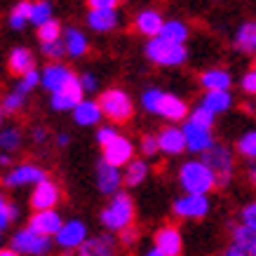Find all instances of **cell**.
Returning <instances> with one entry per match:
<instances>
[{"label": "cell", "mask_w": 256, "mask_h": 256, "mask_svg": "<svg viewBox=\"0 0 256 256\" xmlns=\"http://www.w3.org/2000/svg\"><path fill=\"white\" fill-rule=\"evenodd\" d=\"M178 181L186 193H202L207 195L212 188H216V174L212 172L210 164L202 160H190L181 167L178 172Z\"/></svg>", "instance_id": "cell-1"}, {"label": "cell", "mask_w": 256, "mask_h": 256, "mask_svg": "<svg viewBox=\"0 0 256 256\" xmlns=\"http://www.w3.org/2000/svg\"><path fill=\"white\" fill-rule=\"evenodd\" d=\"M146 56L158 66H181L188 59V50L184 42H170L156 36V38H148Z\"/></svg>", "instance_id": "cell-2"}, {"label": "cell", "mask_w": 256, "mask_h": 256, "mask_svg": "<svg viewBox=\"0 0 256 256\" xmlns=\"http://www.w3.org/2000/svg\"><path fill=\"white\" fill-rule=\"evenodd\" d=\"M134 221V202L130 200L127 193H113L110 204L101 212V224L108 230H122L127 226H132Z\"/></svg>", "instance_id": "cell-3"}, {"label": "cell", "mask_w": 256, "mask_h": 256, "mask_svg": "<svg viewBox=\"0 0 256 256\" xmlns=\"http://www.w3.org/2000/svg\"><path fill=\"white\" fill-rule=\"evenodd\" d=\"M202 162L210 164L212 172L216 174V186H228L230 184L233 167H235V158L230 153V148L212 144L207 150H202Z\"/></svg>", "instance_id": "cell-4"}, {"label": "cell", "mask_w": 256, "mask_h": 256, "mask_svg": "<svg viewBox=\"0 0 256 256\" xmlns=\"http://www.w3.org/2000/svg\"><path fill=\"white\" fill-rule=\"evenodd\" d=\"M99 106H101V110H104V116L108 118L110 122H127L134 113L130 94L122 92V90H118V87L101 94Z\"/></svg>", "instance_id": "cell-5"}, {"label": "cell", "mask_w": 256, "mask_h": 256, "mask_svg": "<svg viewBox=\"0 0 256 256\" xmlns=\"http://www.w3.org/2000/svg\"><path fill=\"white\" fill-rule=\"evenodd\" d=\"M12 249L19 252V254L45 256L47 252L52 249V238L33 230L31 226H28V228H22V230H16V233L12 235Z\"/></svg>", "instance_id": "cell-6"}, {"label": "cell", "mask_w": 256, "mask_h": 256, "mask_svg": "<svg viewBox=\"0 0 256 256\" xmlns=\"http://www.w3.org/2000/svg\"><path fill=\"white\" fill-rule=\"evenodd\" d=\"M172 210L178 218H202L210 214V200L202 193H186L174 202Z\"/></svg>", "instance_id": "cell-7"}, {"label": "cell", "mask_w": 256, "mask_h": 256, "mask_svg": "<svg viewBox=\"0 0 256 256\" xmlns=\"http://www.w3.org/2000/svg\"><path fill=\"white\" fill-rule=\"evenodd\" d=\"M82 96H85V92H82L80 80H78V76H76V78L70 80L68 85H64L59 92H52L50 104H52V108H54V110L66 113V110L76 108V106H78V101H82Z\"/></svg>", "instance_id": "cell-8"}, {"label": "cell", "mask_w": 256, "mask_h": 256, "mask_svg": "<svg viewBox=\"0 0 256 256\" xmlns=\"http://www.w3.org/2000/svg\"><path fill=\"white\" fill-rule=\"evenodd\" d=\"M184 130V136H186V150H193V153H202L214 144V136H212V127H204V124L193 122L190 118L186 120V124L181 127Z\"/></svg>", "instance_id": "cell-9"}, {"label": "cell", "mask_w": 256, "mask_h": 256, "mask_svg": "<svg viewBox=\"0 0 256 256\" xmlns=\"http://www.w3.org/2000/svg\"><path fill=\"white\" fill-rule=\"evenodd\" d=\"M73 78L76 76H73V70L68 66H64L59 62H52V64H47L45 68H42V73H40V85L45 87L47 92H59Z\"/></svg>", "instance_id": "cell-10"}, {"label": "cell", "mask_w": 256, "mask_h": 256, "mask_svg": "<svg viewBox=\"0 0 256 256\" xmlns=\"http://www.w3.org/2000/svg\"><path fill=\"white\" fill-rule=\"evenodd\" d=\"M132 158H134V144L130 139L120 136V134L113 136V139L104 146V160L110 164H116V167H124Z\"/></svg>", "instance_id": "cell-11"}, {"label": "cell", "mask_w": 256, "mask_h": 256, "mask_svg": "<svg viewBox=\"0 0 256 256\" xmlns=\"http://www.w3.org/2000/svg\"><path fill=\"white\" fill-rule=\"evenodd\" d=\"M47 174L42 167H38V164H19V167H14L12 172H8L5 174V178H2V184L8 188H19V186H28V184H38V181H42Z\"/></svg>", "instance_id": "cell-12"}, {"label": "cell", "mask_w": 256, "mask_h": 256, "mask_svg": "<svg viewBox=\"0 0 256 256\" xmlns=\"http://www.w3.org/2000/svg\"><path fill=\"white\" fill-rule=\"evenodd\" d=\"M54 240L59 247L64 249H78L82 242L87 240V228L82 221H78V218H73V221H66V224H62V228L56 230Z\"/></svg>", "instance_id": "cell-13"}, {"label": "cell", "mask_w": 256, "mask_h": 256, "mask_svg": "<svg viewBox=\"0 0 256 256\" xmlns=\"http://www.w3.org/2000/svg\"><path fill=\"white\" fill-rule=\"evenodd\" d=\"M120 24V14L118 8H90L87 14V26L96 33H110L113 28H118Z\"/></svg>", "instance_id": "cell-14"}, {"label": "cell", "mask_w": 256, "mask_h": 256, "mask_svg": "<svg viewBox=\"0 0 256 256\" xmlns=\"http://www.w3.org/2000/svg\"><path fill=\"white\" fill-rule=\"evenodd\" d=\"M56 202H59V188H56L54 181H50V178H42L36 184L31 193V207L33 212L36 210H52Z\"/></svg>", "instance_id": "cell-15"}, {"label": "cell", "mask_w": 256, "mask_h": 256, "mask_svg": "<svg viewBox=\"0 0 256 256\" xmlns=\"http://www.w3.org/2000/svg\"><path fill=\"white\" fill-rule=\"evenodd\" d=\"M62 224L64 221L54 207H52V210H36L31 221H28V226H31L33 230H38V233H42V235H50V238H54L56 230L62 228Z\"/></svg>", "instance_id": "cell-16"}, {"label": "cell", "mask_w": 256, "mask_h": 256, "mask_svg": "<svg viewBox=\"0 0 256 256\" xmlns=\"http://www.w3.org/2000/svg\"><path fill=\"white\" fill-rule=\"evenodd\" d=\"M122 184V174H120V167L101 160L99 167H96V186L104 195H113L118 193V188Z\"/></svg>", "instance_id": "cell-17"}, {"label": "cell", "mask_w": 256, "mask_h": 256, "mask_svg": "<svg viewBox=\"0 0 256 256\" xmlns=\"http://www.w3.org/2000/svg\"><path fill=\"white\" fill-rule=\"evenodd\" d=\"M158 146H160V153H167V156L184 153V150H186L184 130H181V127H164L162 132L158 134Z\"/></svg>", "instance_id": "cell-18"}, {"label": "cell", "mask_w": 256, "mask_h": 256, "mask_svg": "<svg viewBox=\"0 0 256 256\" xmlns=\"http://www.w3.org/2000/svg\"><path fill=\"white\" fill-rule=\"evenodd\" d=\"M156 247L167 256H178L184 252V238L174 226H164L156 233Z\"/></svg>", "instance_id": "cell-19"}, {"label": "cell", "mask_w": 256, "mask_h": 256, "mask_svg": "<svg viewBox=\"0 0 256 256\" xmlns=\"http://www.w3.org/2000/svg\"><path fill=\"white\" fill-rule=\"evenodd\" d=\"M186 113H188L186 101H181L178 96H174V94H164L162 92L156 116H162V118H167V120H172V122H178V120L186 118Z\"/></svg>", "instance_id": "cell-20"}, {"label": "cell", "mask_w": 256, "mask_h": 256, "mask_svg": "<svg viewBox=\"0 0 256 256\" xmlns=\"http://www.w3.org/2000/svg\"><path fill=\"white\" fill-rule=\"evenodd\" d=\"M101 118H104V110H101L99 101L92 99H82L78 101V106L73 108V120L82 127H92V124H99Z\"/></svg>", "instance_id": "cell-21"}, {"label": "cell", "mask_w": 256, "mask_h": 256, "mask_svg": "<svg viewBox=\"0 0 256 256\" xmlns=\"http://www.w3.org/2000/svg\"><path fill=\"white\" fill-rule=\"evenodd\" d=\"M162 24H164V19L158 10H144V12H139L136 19H134V28H136L141 36L156 38L158 33H160V28H162Z\"/></svg>", "instance_id": "cell-22"}, {"label": "cell", "mask_w": 256, "mask_h": 256, "mask_svg": "<svg viewBox=\"0 0 256 256\" xmlns=\"http://www.w3.org/2000/svg\"><path fill=\"white\" fill-rule=\"evenodd\" d=\"M78 256H113L110 235H96L92 240H85L78 247Z\"/></svg>", "instance_id": "cell-23"}, {"label": "cell", "mask_w": 256, "mask_h": 256, "mask_svg": "<svg viewBox=\"0 0 256 256\" xmlns=\"http://www.w3.org/2000/svg\"><path fill=\"white\" fill-rule=\"evenodd\" d=\"M200 104L218 116V113H226V110L233 106V96H230L228 90H207V94L202 96Z\"/></svg>", "instance_id": "cell-24"}, {"label": "cell", "mask_w": 256, "mask_h": 256, "mask_svg": "<svg viewBox=\"0 0 256 256\" xmlns=\"http://www.w3.org/2000/svg\"><path fill=\"white\" fill-rule=\"evenodd\" d=\"M64 45H66V54L73 56V59L87 54V50H90L87 36L80 31V28H66V33H64Z\"/></svg>", "instance_id": "cell-25"}, {"label": "cell", "mask_w": 256, "mask_h": 256, "mask_svg": "<svg viewBox=\"0 0 256 256\" xmlns=\"http://www.w3.org/2000/svg\"><path fill=\"white\" fill-rule=\"evenodd\" d=\"M200 85L204 90H230L233 78L226 68H210L200 76Z\"/></svg>", "instance_id": "cell-26"}, {"label": "cell", "mask_w": 256, "mask_h": 256, "mask_svg": "<svg viewBox=\"0 0 256 256\" xmlns=\"http://www.w3.org/2000/svg\"><path fill=\"white\" fill-rule=\"evenodd\" d=\"M235 47L247 52V54H256V22H244L235 33Z\"/></svg>", "instance_id": "cell-27"}, {"label": "cell", "mask_w": 256, "mask_h": 256, "mask_svg": "<svg viewBox=\"0 0 256 256\" xmlns=\"http://www.w3.org/2000/svg\"><path fill=\"white\" fill-rule=\"evenodd\" d=\"M8 66H10V70H12L14 76H22V73H26L28 68H33L36 64H33L31 50H28V47H14V50L10 52Z\"/></svg>", "instance_id": "cell-28"}, {"label": "cell", "mask_w": 256, "mask_h": 256, "mask_svg": "<svg viewBox=\"0 0 256 256\" xmlns=\"http://www.w3.org/2000/svg\"><path fill=\"white\" fill-rule=\"evenodd\" d=\"M160 38L170 40V42H184L186 45L188 40V26L184 22H178V19H170V22L162 24V28L158 33Z\"/></svg>", "instance_id": "cell-29"}, {"label": "cell", "mask_w": 256, "mask_h": 256, "mask_svg": "<svg viewBox=\"0 0 256 256\" xmlns=\"http://www.w3.org/2000/svg\"><path fill=\"white\" fill-rule=\"evenodd\" d=\"M148 176V164L144 160H130L127 167H124V174H122V181L127 186H141Z\"/></svg>", "instance_id": "cell-30"}, {"label": "cell", "mask_w": 256, "mask_h": 256, "mask_svg": "<svg viewBox=\"0 0 256 256\" xmlns=\"http://www.w3.org/2000/svg\"><path fill=\"white\" fill-rule=\"evenodd\" d=\"M233 242L235 244H240L249 256H256V230L254 228H249V226L240 224L235 226L233 230Z\"/></svg>", "instance_id": "cell-31"}, {"label": "cell", "mask_w": 256, "mask_h": 256, "mask_svg": "<svg viewBox=\"0 0 256 256\" xmlns=\"http://www.w3.org/2000/svg\"><path fill=\"white\" fill-rule=\"evenodd\" d=\"M31 0H19L12 12H10V26L14 28V31H22L26 24H31Z\"/></svg>", "instance_id": "cell-32"}, {"label": "cell", "mask_w": 256, "mask_h": 256, "mask_svg": "<svg viewBox=\"0 0 256 256\" xmlns=\"http://www.w3.org/2000/svg\"><path fill=\"white\" fill-rule=\"evenodd\" d=\"M38 85H40V73L36 70V66H33V68H28L26 73H22V76H19V82H16L14 92H19V94H24V96H26V94L33 92Z\"/></svg>", "instance_id": "cell-33"}, {"label": "cell", "mask_w": 256, "mask_h": 256, "mask_svg": "<svg viewBox=\"0 0 256 256\" xmlns=\"http://www.w3.org/2000/svg\"><path fill=\"white\" fill-rule=\"evenodd\" d=\"M38 38H40V42L59 40V38H62V24L56 22L54 16H52V19H47L45 24H40V26H38Z\"/></svg>", "instance_id": "cell-34"}, {"label": "cell", "mask_w": 256, "mask_h": 256, "mask_svg": "<svg viewBox=\"0 0 256 256\" xmlns=\"http://www.w3.org/2000/svg\"><path fill=\"white\" fill-rule=\"evenodd\" d=\"M238 150H240V156L256 160V130H249L247 134H242L238 139Z\"/></svg>", "instance_id": "cell-35"}, {"label": "cell", "mask_w": 256, "mask_h": 256, "mask_svg": "<svg viewBox=\"0 0 256 256\" xmlns=\"http://www.w3.org/2000/svg\"><path fill=\"white\" fill-rule=\"evenodd\" d=\"M47 19H52V5H50L47 0H36L31 5V24L40 26V24H45Z\"/></svg>", "instance_id": "cell-36"}, {"label": "cell", "mask_w": 256, "mask_h": 256, "mask_svg": "<svg viewBox=\"0 0 256 256\" xmlns=\"http://www.w3.org/2000/svg\"><path fill=\"white\" fill-rule=\"evenodd\" d=\"M16 216H19V210H16L5 195H0V230H2V228H8Z\"/></svg>", "instance_id": "cell-37"}, {"label": "cell", "mask_w": 256, "mask_h": 256, "mask_svg": "<svg viewBox=\"0 0 256 256\" xmlns=\"http://www.w3.org/2000/svg\"><path fill=\"white\" fill-rule=\"evenodd\" d=\"M40 52L47 56V59H52V62H56V59H62L64 54H66V45H64V40H50V42H42L40 45Z\"/></svg>", "instance_id": "cell-38"}, {"label": "cell", "mask_w": 256, "mask_h": 256, "mask_svg": "<svg viewBox=\"0 0 256 256\" xmlns=\"http://www.w3.org/2000/svg\"><path fill=\"white\" fill-rule=\"evenodd\" d=\"M19 144H22V134H19V130H2L0 132V150H16L19 148Z\"/></svg>", "instance_id": "cell-39"}, {"label": "cell", "mask_w": 256, "mask_h": 256, "mask_svg": "<svg viewBox=\"0 0 256 256\" xmlns=\"http://www.w3.org/2000/svg\"><path fill=\"white\" fill-rule=\"evenodd\" d=\"M190 120L198 124H204V127H214V120H216V113H212L210 108H204V106H198L195 110H190Z\"/></svg>", "instance_id": "cell-40"}, {"label": "cell", "mask_w": 256, "mask_h": 256, "mask_svg": "<svg viewBox=\"0 0 256 256\" xmlns=\"http://www.w3.org/2000/svg\"><path fill=\"white\" fill-rule=\"evenodd\" d=\"M160 96H162V90H158V87H150V90H146V92H144V96H141L144 108H146L148 113H156V110H158V104H160Z\"/></svg>", "instance_id": "cell-41"}, {"label": "cell", "mask_w": 256, "mask_h": 256, "mask_svg": "<svg viewBox=\"0 0 256 256\" xmlns=\"http://www.w3.org/2000/svg\"><path fill=\"white\" fill-rule=\"evenodd\" d=\"M24 94H19V92H10L5 99H2V110H10V113H16V110L24 106Z\"/></svg>", "instance_id": "cell-42"}, {"label": "cell", "mask_w": 256, "mask_h": 256, "mask_svg": "<svg viewBox=\"0 0 256 256\" xmlns=\"http://www.w3.org/2000/svg\"><path fill=\"white\" fill-rule=\"evenodd\" d=\"M141 153L144 156H148V158H156L158 153H160V146H158V136H144L141 139Z\"/></svg>", "instance_id": "cell-43"}, {"label": "cell", "mask_w": 256, "mask_h": 256, "mask_svg": "<svg viewBox=\"0 0 256 256\" xmlns=\"http://www.w3.org/2000/svg\"><path fill=\"white\" fill-rule=\"evenodd\" d=\"M240 218H242V224L249 226V228H254L256 230V202H249L247 207L240 212Z\"/></svg>", "instance_id": "cell-44"}, {"label": "cell", "mask_w": 256, "mask_h": 256, "mask_svg": "<svg viewBox=\"0 0 256 256\" xmlns=\"http://www.w3.org/2000/svg\"><path fill=\"white\" fill-rule=\"evenodd\" d=\"M113 136H118V130L113 127V124H104V127H99V130H96V141H99L101 146H106Z\"/></svg>", "instance_id": "cell-45"}, {"label": "cell", "mask_w": 256, "mask_h": 256, "mask_svg": "<svg viewBox=\"0 0 256 256\" xmlns=\"http://www.w3.org/2000/svg\"><path fill=\"white\" fill-rule=\"evenodd\" d=\"M242 90L247 94H256V68H252V70H247L244 76H242Z\"/></svg>", "instance_id": "cell-46"}, {"label": "cell", "mask_w": 256, "mask_h": 256, "mask_svg": "<svg viewBox=\"0 0 256 256\" xmlns=\"http://www.w3.org/2000/svg\"><path fill=\"white\" fill-rule=\"evenodd\" d=\"M136 238H139V233H136V228H134V226H127V228H122V230H120V242H122L124 247H132V244H136Z\"/></svg>", "instance_id": "cell-47"}, {"label": "cell", "mask_w": 256, "mask_h": 256, "mask_svg": "<svg viewBox=\"0 0 256 256\" xmlns=\"http://www.w3.org/2000/svg\"><path fill=\"white\" fill-rule=\"evenodd\" d=\"M80 87H82V92H96V87H99V82H96V78H94L92 73H82L80 76Z\"/></svg>", "instance_id": "cell-48"}, {"label": "cell", "mask_w": 256, "mask_h": 256, "mask_svg": "<svg viewBox=\"0 0 256 256\" xmlns=\"http://www.w3.org/2000/svg\"><path fill=\"white\" fill-rule=\"evenodd\" d=\"M90 8H118L120 0H87Z\"/></svg>", "instance_id": "cell-49"}, {"label": "cell", "mask_w": 256, "mask_h": 256, "mask_svg": "<svg viewBox=\"0 0 256 256\" xmlns=\"http://www.w3.org/2000/svg\"><path fill=\"white\" fill-rule=\"evenodd\" d=\"M224 256H249V254L240 247V244H235V242H233V244H230V247L224 252Z\"/></svg>", "instance_id": "cell-50"}, {"label": "cell", "mask_w": 256, "mask_h": 256, "mask_svg": "<svg viewBox=\"0 0 256 256\" xmlns=\"http://www.w3.org/2000/svg\"><path fill=\"white\" fill-rule=\"evenodd\" d=\"M45 139H47L45 127H36V130H33V141H38V144H42Z\"/></svg>", "instance_id": "cell-51"}, {"label": "cell", "mask_w": 256, "mask_h": 256, "mask_svg": "<svg viewBox=\"0 0 256 256\" xmlns=\"http://www.w3.org/2000/svg\"><path fill=\"white\" fill-rule=\"evenodd\" d=\"M68 141H70V139H68V134H59V136H56V146H62V148H64V146H68Z\"/></svg>", "instance_id": "cell-52"}, {"label": "cell", "mask_w": 256, "mask_h": 256, "mask_svg": "<svg viewBox=\"0 0 256 256\" xmlns=\"http://www.w3.org/2000/svg\"><path fill=\"white\" fill-rule=\"evenodd\" d=\"M144 256H167V254H164V252H160L158 247H153V249H148V252H146Z\"/></svg>", "instance_id": "cell-53"}, {"label": "cell", "mask_w": 256, "mask_h": 256, "mask_svg": "<svg viewBox=\"0 0 256 256\" xmlns=\"http://www.w3.org/2000/svg\"><path fill=\"white\" fill-rule=\"evenodd\" d=\"M249 181L256 186V164H252V167H249Z\"/></svg>", "instance_id": "cell-54"}, {"label": "cell", "mask_w": 256, "mask_h": 256, "mask_svg": "<svg viewBox=\"0 0 256 256\" xmlns=\"http://www.w3.org/2000/svg\"><path fill=\"white\" fill-rule=\"evenodd\" d=\"M10 162H12V158H10L8 153H0V164L5 167V164H10Z\"/></svg>", "instance_id": "cell-55"}, {"label": "cell", "mask_w": 256, "mask_h": 256, "mask_svg": "<svg viewBox=\"0 0 256 256\" xmlns=\"http://www.w3.org/2000/svg\"><path fill=\"white\" fill-rule=\"evenodd\" d=\"M0 256H19V252H14V249H2Z\"/></svg>", "instance_id": "cell-56"}, {"label": "cell", "mask_w": 256, "mask_h": 256, "mask_svg": "<svg viewBox=\"0 0 256 256\" xmlns=\"http://www.w3.org/2000/svg\"><path fill=\"white\" fill-rule=\"evenodd\" d=\"M0 122H2V110H0Z\"/></svg>", "instance_id": "cell-57"}, {"label": "cell", "mask_w": 256, "mask_h": 256, "mask_svg": "<svg viewBox=\"0 0 256 256\" xmlns=\"http://www.w3.org/2000/svg\"><path fill=\"white\" fill-rule=\"evenodd\" d=\"M0 238H2V235H0Z\"/></svg>", "instance_id": "cell-58"}]
</instances>
